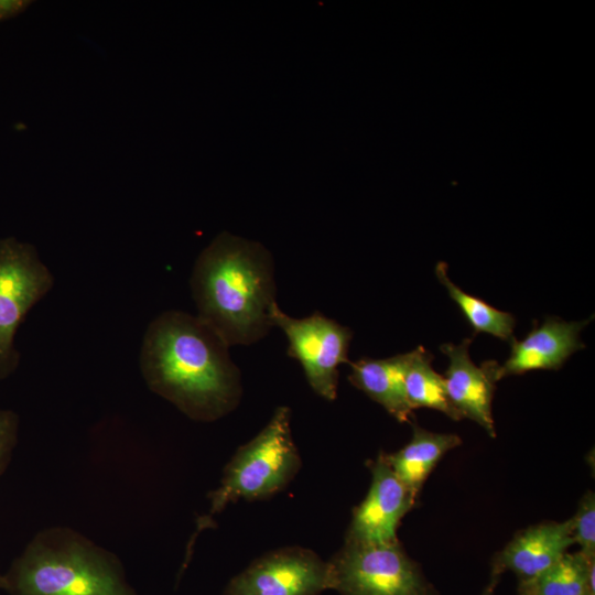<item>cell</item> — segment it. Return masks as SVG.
<instances>
[{
	"label": "cell",
	"instance_id": "3",
	"mask_svg": "<svg viewBox=\"0 0 595 595\" xmlns=\"http://www.w3.org/2000/svg\"><path fill=\"white\" fill-rule=\"evenodd\" d=\"M9 595H138L120 559L69 527L37 532L1 575Z\"/></svg>",
	"mask_w": 595,
	"mask_h": 595
},
{
	"label": "cell",
	"instance_id": "22",
	"mask_svg": "<svg viewBox=\"0 0 595 595\" xmlns=\"http://www.w3.org/2000/svg\"><path fill=\"white\" fill-rule=\"evenodd\" d=\"M1 575H2V574H0V580H1Z\"/></svg>",
	"mask_w": 595,
	"mask_h": 595
},
{
	"label": "cell",
	"instance_id": "1",
	"mask_svg": "<svg viewBox=\"0 0 595 595\" xmlns=\"http://www.w3.org/2000/svg\"><path fill=\"white\" fill-rule=\"evenodd\" d=\"M224 339L197 315L165 311L147 327L139 356L148 388L190 419L215 421L241 396L240 372Z\"/></svg>",
	"mask_w": 595,
	"mask_h": 595
},
{
	"label": "cell",
	"instance_id": "11",
	"mask_svg": "<svg viewBox=\"0 0 595 595\" xmlns=\"http://www.w3.org/2000/svg\"><path fill=\"white\" fill-rule=\"evenodd\" d=\"M589 321L565 322L548 316L523 339L512 337L509 357L502 365L498 364L497 380L532 370L560 369L573 353L585 347L580 333Z\"/></svg>",
	"mask_w": 595,
	"mask_h": 595
},
{
	"label": "cell",
	"instance_id": "9",
	"mask_svg": "<svg viewBox=\"0 0 595 595\" xmlns=\"http://www.w3.org/2000/svg\"><path fill=\"white\" fill-rule=\"evenodd\" d=\"M371 484L365 499L353 512L345 543L380 545L398 542L401 519L416 497L397 477L383 454L370 463Z\"/></svg>",
	"mask_w": 595,
	"mask_h": 595
},
{
	"label": "cell",
	"instance_id": "18",
	"mask_svg": "<svg viewBox=\"0 0 595 595\" xmlns=\"http://www.w3.org/2000/svg\"><path fill=\"white\" fill-rule=\"evenodd\" d=\"M574 543L588 560L595 559V496L587 491L581 499L576 513L570 519Z\"/></svg>",
	"mask_w": 595,
	"mask_h": 595
},
{
	"label": "cell",
	"instance_id": "13",
	"mask_svg": "<svg viewBox=\"0 0 595 595\" xmlns=\"http://www.w3.org/2000/svg\"><path fill=\"white\" fill-rule=\"evenodd\" d=\"M411 351L389 358L364 357L349 361V382L382 405L399 422H409L412 409L404 392V375Z\"/></svg>",
	"mask_w": 595,
	"mask_h": 595
},
{
	"label": "cell",
	"instance_id": "21",
	"mask_svg": "<svg viewBox=\"0 0 595 595\" xmlns=\"http://www.w3.org/2000/svg\"><path fill=\"white\" fill-rule=\"evenodd\" d=\"M498 578H499L498 575L491 574L490 583H489L488 586L484 589V592L482 593V595H493L494 589H495V585H496Z\"/></svg>",
	"mask_w": 595,
	"mask_h": 595
},
{
	"label": "cell",
	"instance_id": "6",
	"mask_svg": "<svg viewBox=\"0 0 595 595\" xmlns=\"http://www.w3.org/2000/svg\"><path fill=\"white\" fill-rule=\"evenodd\" d=\"M331 589L340 595H432L420 567L400 542L380 545L345 543L328 561Z\"/></svg>",
	"mask_w": 595,
	"mask_h": 595
},
{
	"label": "cell",
	"instance_id": "8",
	"mask_svg": "<svg viewBox=\"0 0 595 595\" xmlns=\"http://www.w3.org/2000/svg\"><path fill=\"white\" fill-rule=\"evenodd\" d=\"M327 589L328 562L311 550L290 547L257 559L230 580L224 595H320Z\"/></svg>",
	"mask_w": 595,
	"mask_h": 595
},
{
	"label": "cell",
	"instance_id": "7",
	"mask_svg": "<svg viewBox=\"0 0 595 595\" xmlns=\"http://www.w3.org/2000/svg\"><path fill=\"white\" fill-rule=\"evenodd\" d=\"M271 322L285 334L288 355L300 363L314 392L335 400L338 366L349 364L351 329L318 312L303 318L291 317L277 303L271 310Z\"/></svg>",
	"mask_w": 595,
	"mask_h": 595
},
{
	"label": "cell",
	"instance_id": "23",
	"mask_svg": "<svg viewBox=\"0 0 595 595\" xmlns=\"http://www.w3.org/2000/svg\"><path fill=\"white\" fill-rule=\"evenodd\" d=\"M585 595H589V594H585Z\"/></svg>",
	"mask_w": 595,
	"mask_h": 595
},
{
	"label": "cell",
	"instance_id": "2",
	"mask_svg": "<svg viewBox=\"0 0 595 595\" xmlns=\"http://www.w3.org/2000/svg\"><path fill=\"white\" fill-rule=\"evenodd\" d=\"M190 285L196 315L229 347L256 343L273 326L274 264L260 242L217 235L198 255Z\"/></svg>",
	"mask_w": 595,
	"mask_h": 595
},
{
	"label": "cell",
	"instance_id": "17",
	"mask_svg": "<svg viewBox=\"0 0 595 595\" xmlns=\"http://www.w3.org/2000/svg\"><path fill=\"white\" fill-rule=\"evenodd\" d=\"M594 561L595 559H586L580 551L576 553L566 552L559 561L536 577L520 582L519 595L589 594L587 573Z\"/></svg>",
	"mask_w": 595,
	"mask_h": 595
},
{
	"label": "cell",
	"instance_id": "10",
	"mask_svg": "<svg viewBox=\"0 0 595 595\" xmlns=\"http://www.w3.org/2000/svg\"><path fill=\"white\" fill-rule=\"evenodd\" d=\"M470 342L465 338L458 345L446 343L440 347L448 358L444 375L447 397L462 418L473 420L495 437L491 402L498 381V363L488 360L476 366L469 357Z\"/></svg>",
	"mask_w": 595,
	"mask_h": 595
},
{
	"label": "cell",
	"instance_id": "5",
	"mask_svg": "<svg viewBox=\"0 0 595 595\" xmlns=\"http://www.w3.org/2000/svg\"><path fill=\"white\" fill-rule=\"evenodd\" d=\"M54 275L36 248L15 237L0 239V380L17 370L20 353L14 340L33 306L53 288Z\"/></svg>",
	"mask_w": 595,
	"mask_h": 595
},
{
	"label": "cell",
	"instance_id": "16",
	"mask_svg": "<svg viewBox=\"0 0 595 595\" xmlns=\"http://www.w3.org/2000/svg\"><path fill=\"white\" fill-rule=\"evenodd\" d=\"M446 270V263L440 261L435 267V275L473 327L474 335L486 333L501 340H510L513 337L515 316L495 309L477 296L464 292L451 281Z\"/></svg>",
	"mask_w": 595,
	"mask_h": 595
},
{
	"label": "cell",
	"instance_id": "14",
	"mask_svg": "<svg viewBox=\"0 0 595 595\" xmlns=\"http://www.w3.org/2000/svg\"><path fill=\"white\" fill-rule=\"evenodd\" d=\"M412 429L410 442L394 453L383 454V457L397 477L416 497L440 459L458 446L462 440L456 434L430 432L416 423L412 424Z\"/></svg>",
	"mask_w": 595,
	"mask_h": 595
},
{
	"label": "cell",
	"instance_id": "15",
	"mask_svg": "<svg viewBox=\"0 0 595 595\" xmlns=\"http://www.w3.org/2000/svg\"><path fill=\"white\" fill-rule=\"evenodd\" d=\"M433 356L422 346L411 350V358L404 375L405 398L412 410L430 408L443 412L454 421L462 415L452 405L444 377L432 367Z\"/></svg>",
	"mask_w": 595,
	"mask_h": 595
},
{
	"label": "cell",
	"instance_id": "20",
	"mask_svg": "<svg viewBox=\"0 0 595 595\" xmlns=\"http://www.w3.org/2000/svg\"><path fill=\"white\" fill-rule=\"evenodd\" d=\"M30 4L29 0H0V21L23 13Z\"/></svg>",
	"mask_w": 595,
	"mask_h": 595
},
{
	"label": "cell",
	"instance_id": "12",
	"mask_svg": "<svg viewBox=\"0 0 595 595\" xmlns=\"http://www.w3.org/2000/svg\"><path fill=\"white\" fill-rule=\"evenodd\" d=\"M574 544L570 520L548 521L518 532L496 556L493 573L513 572L529 581L559 561Z\"/></svg>",
	"mask_w": 595,
	"mask_h": 595
},
{
	"label": "cell",
	"instance_id": "19",
	"mask_svg": "<svg viewBox=\"0 0 595 595\" xmlns=\"http://www.w3.org/2000/svg\"><path fill=\"white\" fill-rule=\"evenodd\" d=\"M19 415L12 410L0 409V476L8 467L18 442Z\"/></svg>",
	"mask_w": 595,
	"mask_h": 595
},
{
	"label": "cell",
	"instance_id": "4",
	"mask_svg": "<svg viewBox=\"0 0 595 595\" xmlns=\"http://www.w3.org/2000/svg\"><path fill=\"white\" fill-rule=\"evenodd\" d=\"M300 465L291 432V410L279 407L268 424L229 461L220 485L208 494L209 512L198 520L197 528L207 527L212 517L230 502L261 499L281 490Z\"/></svg>",
	"mask_w": 595,
	"mask_h": 595
}]
</instances>
